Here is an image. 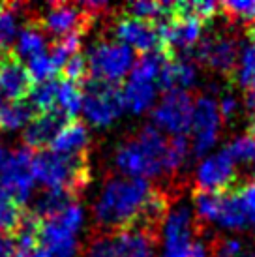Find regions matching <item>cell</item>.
Instances as JSON below:
<instances>
[{
  "label": "cell",
  "mask_w": 255,
  "mask_h": 257,
  "mask_svg": "<svg viewBox=\"0 0 255 257\" xmlns=\"http://www.w3.org/2000/svg\"><path fill=\"white\" fill-rule=\"evenodd\" d=\"M191 156V145L186 136L167 139L156 126H145L135 137L126 139L114 152V165L124 177L160 179L180 173Z\"/></svg>",
  "instance_id": "cell-1"
},
{
  "label": "cell",
  "mask_w": 255,
  "mask_h": 257,
  "mask_svg": "<svg viewBox=\"0 0 255 257\" xmlns=\"http://www.w3.org/2000/svg\"><path fill=\"white\" fill-rule=\"evenodd\" d=\"M154 186L145 179L113 175L105 180L94 203V220L103 233L139 227Z\"/></svg>",
  "instance_id": "cell-2"
},
{
  "label": "cell",
  "mask_w": 255,
  "mask_h": 257,
  "mask_svg": "<svg viewBox=\"0 0 255 257\" xmlns=\"http://www.w3.org/2000/svg\"><path fill=\"white\" fill-rule=\"evenodd\" d=\"M36 184L45 190L68 192L77 197L90 180L88 156H62L53 150H38L32 156Z\"/></svg>",
  "instance_id": "cell-3"
},
{
  "label": "cell",
  "mask_w": 255,
  "mask_h": 257,
  "mask_svg": "<svg viewBox=\"0 0 255 257\" xmlns=\"http://www.w3.org/2000/svg\"><path fill=\"white\" fill-rule=\"evenodd\" d=\"M81 113L90 126H111L124 113L122 90L118 85L86 77L81 83Z\"/></svg>",
  "instance_id": "cell-4"
},
{
  "label": "cell",
  "mask_w": 255,
  "mask_h": 257,
  "mask_svg": "<svg viewBox=\"0 0 255 257\" xmlns=\"http://www.w3.org/2000/svg\"><path fill=\"white\" fill-rule=\"evenodd\" d=\"M135 64V53L118 40H101L86 53L90 79L103 83H120Z\"/></svg>",
  "instance_id": "cell-5"
},
{
  "label": "cell",
  "mask_w": 255,
  "mask_h": 257,
  "mask_svg": "<svg viewBox=\"0 0 255 257\" xmlns=\"http://www.w3.org/2000/svg\"><path fill=\"white\" fill-rule=\"evenodd\" d=\"M156 235L145 229L101 233L88 246V257H154Z\"/></svg>",
  "instance_id": "cell-6"
},
{
  "label": "cell",
  "mask_w": 255,
  "mask_h": 257,
  "mask_svg": "<svg viewBox=\"0 0 255 257\" xmlns=\"http://www.w3.org/2000/svg\"><path fill=\"white\" fill-rule=\"evenodd\" d=\"M32 156L34 152L27 147L8 152L0 164V188L21 207L29 203L36 188L32 175Z\"/></svg>",
  "instance_id": "cell-7"
},
{
  "label": "cell",
  "mask_w": 255,
  "mask_h": 257,
  "mask_svg": "<svg viewBox=\"0 0 255 257\" xmlns=\"http://www.w3.org/2000/svg\"><path fill=\"white\" fill-rule=\"evenodd\" d=\"M193 96L188 90L163 92L156 107L152 109V120L160 132H169L173 136H184L191 130L193 118Z\"/></svg>",
  "instance_id": "cell-8"
},
{
  "label": "cell",
  "mask_w": 255,
  "mask_h": 257,
  "mask_svg": "<svg viewBox=\"0 0 255 257\" xmlns=\"http://www.w3.org/2000/svg\"><path fill=\"white\" fill-rule=\"evenodd\" d=\"M221 128V116L218 109V100L210 94H199L193 103L191 118V156L203 158L212 149Z\"/></svg>",
  "instance_id": "cell-9"
},
{
  "label": "cell",
  "mask_w": 255,
  "mask_h": 257,
  "mask_svg": "<svg viewBox=\"0 0 255 257\" xmlns=\"http://www.w3.org/2000/svg\"><path fill=\"white\" fill-rule=\"evenodd\" d=\"M201 64L210 68L218 73H233L238 62L240 55V45L238 40L231 34L216 32L208 34L199 40L193 53Z\"/></svg>",
  "instance_id": "cell-10"
},
{
  "label": "cell",
  "mask_w": 255,
  "mask_h": 257,
  "mask_svg": "<svg viewBox=\"0 0 255 257\" xmlns=\"http://www.w3.org/2000/svg\"><path fill=\"white\" fill-rule=\"evenodd\" d=\"M199 223L193 208L184 203L177 201L169 205V210L163 218V251L184 250L193 242V236L197 235Z\"/></svg>",
  "instance_id": "cell-11"
},
{
  "label": "cell",
  "mask_w": 255,
  "mask_h": 257,
  "mask_svg": "<svg viewBox=\"0 0 255 257\" xmlns=\"http://www.w3.org/2000/svg\"><path fill=\"white\" fill-rule=\"evenodd\" d=\"M234 180H236V167L225 150L203 158L195 173L197 192L220 193L234 190Z\"/></svg>",
  "instance_id": "cell-12"
},
{
  "label": "cell",
  "mask_w": 255,
  "mask_h": 257,
  "mask_svg": "<svg viewBox=\"0 0 255 257\" xmlns=\"http://www.w3.org/2000/svg\"><path fill=\"white\" fill-rule=\"evenodd\" d=\"M90 21H92V15L86 14L79 4L57 2V4H51L40 25L43 32H49L57 40H60L73 32H85L90 27Z\"/></svg>",
  "instance_id": "cell-13"
},
{
  "label": "cell",
  "mask_w": 255,
  "mask_h": 257,
  "mask_svg": "<svg viewBox=\"0 0 255 257\" xmlns=\"http://www.w3.org/2000/svg\"><path fill=\"white\" fill-rule=\"evenodd\" d=\"M114 36L120 43L128 45L130 49H137L145 53H152V51H163L162 42H160V34L154 23L139 21L130 15H120L118 21L114 23Z\"/></svg>",
  "instance_id": "cell-14"
},
{
  "label": "cell",
  "mask_w": 255,
  "mask_h": 257,
  "mask_svg": "<svg viewBox=\"0 0 255 257\" xmlns=\"http://www.w3.org/2000/svg\"><path fill=\"white\" fill-rule=\"evenodd\" d=\"M34 81L27 66L14 55V51L0 53V90L10 101H25Z\"/></svg>",
  "instance_id": "cell-15"
},
{
  "label": "cell",
  "mask_w": 255,
  "mask_h": 257,
  "mask_svg": "<svg viewBox=\"0 0 255 257\" xmlns=\"http://www.w3.org/2000/svg\"><path fill=\"white\" fill-rule=\"evenodd\" d=\"M68 122L70 118L60 113L57 107L34 114L23 130V143H25L23 147L30 150H45V147L53 143V139Z\"/></svg>",
  "instance_id": "cell-16"
},
{
  "label": "cell",
  "mask_w": 255,
  "mask_h": 257,
  "mask_svg": "<svg viewBox=\"0 0 255 257\" xmlns=\"http://www.w3.org/2000/svg\"><path fill=\"white\" fill-rule=\"evenodd\" d=\"M197 81V66L190 57H169L158 77V88L169 90H188Z\"/></svg>",
  "instance_id": "cell-17"
},
{
  "label": "cell",
  "mask_w": 255,
  "mask_h": 257,
  "mask_svg": "<svg viewBox=\"0 0 255 257\" xmlns=\"http://www.w3.org/2000/svg\"><path fill=\"white\" fill-rule=\"evenodd\" d=\"M90 136L88 130L81 120H70L57 134L49 145V150L62 154V156H88Z\"/></svg>",
  "instance_id": "cell-18"
},
{
  "label": "cell",
  "mask_w": 255,
  "mask_h": 257,
  "mask_svg": "<svg viewBox=\"0 0 255 257\" xmlns=\"http://www.w3.org/2000/svg\"><path fill=\"white\" fill-rule=\"evenodd\" d=\"M156 94H158L156 81H149V79L130 75L128 83L122 88L124 109H128L130 113H135V114L145 113V111H149L154 105Z\"/></svg>",
  "instance_id": "cell-19"
},
{
  "label": "cell",
  "mask_w": 255,
  "mask_h": 257,
  "mask_svg": "<svg viewBox=\"0 0 255 257\" xmlns=\"http://www.w3.org/2000/svg\"><path fill=\"white\" fill-rule=\"evenodd\" d=\"M214 221L223 229H231V231H240L249 223V212L244 207L236 188L227 190V192H220L218 212H216V220Z\"/></svg>",
  "instance_id": "cell-20"
},
{
  "label": "cell",
  "mask_w": 255,
  "mask_h": 257,
  "mask_svg": "<svg viewBox=\"0 0 255 257\" xmlns=\"http://www.w3.org/2000/svg\"><path fill=\"white\" fill-rule=\"evenodd\" d=\"M15 51L14 55L19 60H27L29 62L30 58L38 57V55H43L47 53V38H45V32H43L40 21L29 23L25 25L19 34L15 38Z\"/></svg>",
  "instance_id": "cell-21"
},
{
  "label": "cell",
  "mask_w": 255,
  "mask_h": 257,
  "mask_svg": "<svg viewBox=\"0 0 255 257\" xmlns=\"http://www.w3.org/2000/svg\"><path fill=\"white\" fill-rule=\"evenodd\" d=\"M34 116V109L25 101H0V130L2 132H15L27 126Z\"/></svg>",
  "instance_id": "cell-22"
},
{
  "label": "cell",
  "mask_w": 255,
  "mask_h": 257,
  "mask_svg": "<svg viewBox=\"0 0 255 257\" xmlns=\"http://www.w3.org/2000/svg\"><path fill=\"white\" fill-rule=\"evenodd\" d=\"M81 86L68 79H58L57 90V105L55 107L64 113L70 120H75V116L81 113Z\"/></svg>",
  "instance_id": "cell-23"
},
{
  "label": "cell",
  "mask_w": 255,
  "mask_h": 257,
  "mask_svg": "<svg viewBox=\"0 0 255 257\" xmlns=\"http://www.w3.org/2000/svg\"><path fill=\"white\" fill-rule=\"evenodd\" d=\"M57 90H58V79H49L42 83H34L29 94V103L36 113H45L51 111L57 105Z\"/></svg>",
  "instance_id": "cell-24"
},
{
  "label": "cell",
  "mask_w": 255,
  "mask_h": 257,
  "mask_svg": "<svg viewBox=\"0 0 255 257\" xmlns=\"http://www.w3.org/2000/svg\"><path fill=\"white\" fill-rule=\"evenodd\" d=\"M234 79L236 83L246 88V90H255V40L244 45L238 55V62L234 68Z\"/></svg>",
  "instance_id": "cell-25"
},
{
  "label": "cell",
  "mask_w": 255,
  "mask_h": 257,
  "mask_svg": "<svg viewBox=\"0 0 255 257\" xmlns=\"http://www.w3.org/2000/svg\"><path fill=\"white\" fill-rule=\"evenodd\" d=\"M223 150L229 154V158L234 164L255 165V130L249 128V132H246V134L233 137Z\"/></svg>",
  "instance_id": "cell-26"
},
{
  "label": "cell",
  "mask_w": 255,
  "mask_h": 257,
  "mask_svg": "<svg viewBox=\"0 0 255 257\" xmlns=\"http://www.w3.org/2000/svg\"><path fill=\"white\" fill-rule=\"evenodd\" d=\"M169 12L171 4L154 2V0H139V2H132L126 6V15L147 23H158L165 15H169Z\"/></svg>",
  "instance_id": "cell-27"
},
{
  "label": "cell",
  "mask_w": 255,
  "mask_h": 257,
  "mask_svg": "<svg viewBox=\"0 0 255 257\" xmlns=\"http://www.w3.org/2000/svg\"><path fill=\"white\" fill-rule=\"evenodd\" d=\"M17 8L12 4H0V53L10 51V45L19 34V19Z\"/></svg>",
  "instance_id": "cell-28"
},
{
  "label": "cell",
  "mask_w": 255,
  "mask_h": 257,
  "mask_svg": "<svg viewBox=\"0 0 255 257\" xmlns=\"http://www.w3.org/2000/svg\"><path fill=\"white\" fill-rule=\"evenodd\" d=\"M23 218L19 205L0 188V235H15Z\"/></svg>",
  "instance_id": "cell-29"
},
{
  "label": "cell",
  "mask_w": 255,
  "mask_h": 257,
  "mask_svg": "<svg viewBox=\"0 0 255 257\" xmlns=\"http://www.w3.org/2000/svg\"><path fill=\"white\" fill-rule=\"evenodd\" d=\"M218 201H220V193L214 192H195L193 195V212L199 223H208V221L216 220V212H218Z\"/></svg>",
  "instance_id": "cell-30"
},
{
  "label": "cell",
  "mask_w": 255,
  "mask_h": 257,
  "mask_svg": "<svg viewBox=\"0 0 255 257\" xmlns=\"http://www.w3.org/2000/svg\"><path fill=\"white\" fill-rule=\"evenodd\" d=\"M27 70H29V75L34 83L55 79V73L58 72L57 66L53 64V60H51L49 53H43V55L30 58L29 62H27Z\"/></svg>",
  "instance_id": "cell-31"
},
{
  "label": "cell",
  "mask_w": 255,
  "mask_h": 257,
  "mask_svg": "<svg viewBox=\"0 0 255 257\" xmlns=\"http://www.w3.org/2000/svg\"><path fill=\"white\" fill-rule=\"evenodd\" d=\"M220 10H223L227 17H231V19H240L246 25L255 23V2H240V0L223 2L220 4Z\"/></svg>",
  "instance_id": "cell-32"
},
{
  "label": "cell",
  "mask_w": 255,
  "mask_h": 257,
  "mask_svg": "<svg viewBox=\"0 0 255 257\" xmlns=\"http://www.w3.org/2000/svg\"><path fill=\"white\" fill-rule=\"evenodd\" d=\"M246 253V246L240 238H218L212 244V253L214 257H242Z\"/></svg>",
  "instance_id": "cell-33"
},
{
  "label": "cell",
  "mask_w": 255,
  "mask_h": 257,
  "mask_svg": "<svg viewBox=\"0 0 255 257\" xmlns=\"http://www.w3.org/2000/svg\"><path fill=\"white\" fill-rule=\"evenodd\" d=\"M86 72H88V68H86V58L77 53V55H73V57L64 64L62 68V73H64V79H68V81H73V83H83L86 79Z\"/></svg>",
  "instance_id": "cell-34"
},
{
  "label": "cell",
  "mask_w": 255,
  "mask_h": 257,
  "mask_svg": "<svg viewBox=\"0 0 255 257\" xmlns=\"http://www.w3.org/2000/svg\"><path fill=\"white\" fill-rule=\"evenodd\" d=\"M218 109H220L221 120H233L240 111V101L233 94H223L218 100Z\"/></svg>",
  "instance_id": "cell-35"
},
{
  "label": "cell",
  "mask_w": 255,
  "mask_h": 257,
  "mask_svg": "<svg viewBox=\"0 0 255 257\" xmlns=\"http://www.w3.org/2000/svg\"><path fill=\"white\" fill-rule=\"evenodd\" d=\"M42 251H43V257H75L77 240L58 244V246H53V248H45V250H42Z\"/></svg>",
  "instance_id": "cell-36"
},
{
  "label": "cell",
  "mask_w": 255,
  "mask_h": 257,
  "mask_svg": "<svg viewBox=\"0 0 255 257\" xmlns=\"http://www.w3.org/2000/svg\"><path fill=\"white\" fill-rule=\"evenodd\" d=\"M236 192L240 195V199H242V203H244L246 210H248L249 216H251L255 212V180H249V182H246L242 188H236Z\"/></svg>",
  "instance_id": "cell-37"
},
{
  "label": "cell",
  "mask_w": 255,
  "mask_h": 257,
  "mask_svg": "<svg viewBox=\"0 0 255 257\" xmlns=\"http://www.w3.org/2000/svg\"><path fill=\"white\" fill-rule=\"evenodd\" d=\"M15 255V240L12 235H0V257Z\"/></svg>",
  "instance_id": "cell-38"
},
{
  "label": "cell",
  "mask_w": 255,
  "mask_h": 257,
  "mask_svg": "<svg viewBox=\"0 0 255 257\" xmlns=\"http://www.w3.org/2000/svg\"><path fill=\"white\" fill-rule=\"evenodd\" d=\"M186 257H210V251H208V248L203 242H193L188 248Z\"/></svg>",
  "instance_id": "cell-39"
},
{
  "label": "cell",
  "mask_w": 255,
  "mask_h": 257,
  "mask_svg": "<svg viewBox=\"0 0 255 257\" xmlns=\"http://www.w3.org/2000/svg\"><path fill=\"white\" fill-rule=\"evenodd\" d=\"M14 257H43V251L40 246H34V248H15Z\"/></svg>",
  "instance_id": "cell-40"
},
{
  "label": "cell",
  "mask_w": 255,
  "mask_h": 257,
  "mask_svg": "<svg viewBox=\"0 0 255 257\" xmlns=\"http://www.w3.org/2000/svg\"><path fill=\"white\" fill-rule=\"evenodd\" d=\"M244 107H246V111L255 118V90H246V96H244Z\"/></svg>",
  "instance_id": "cell-41"
},
{
  "label": "cell",
  "mask_w": 255,
  "mask_h": 257,
  "mask_svg": "<svg viewBox=\"0 0 255 257\" xmlns=\"http://www.w3.org/2000/svg\"><path fill=\"white\" fill-rule=\"evenodd\" d=\"M193 244V242H191ZM190 244V246H191ZM188 246V248H190ZM188 248H184V250H173V251H163L162 257H186V253H188Z\"/></svg>",
  "instance_id": "cell-42"
},
{
  "label": "cell",
  "mask_w": 255,
  "mask_h": 257,
  "mask_svg": "<svg viewBox=\"0 0 255 257\" xmlns=\"http://www.w3.org/2000/svg\"><path fill=\"white\" fill-rule=\"evenodd\" d=\"M8 156V150L4 149V147H2V145H0V164H2V162H4V158Z\"/></svg>",
  "instance_id": "cell-43"
},
{
  "label": "cell",
  "mask_w": 255,
  "mask_h": 257,
  "mask_svg": "<svg viewBox=\"0 0 255 257\" xmlns=\"http://www.w3.org/2000/svg\"><path fill=\"white\" fill-rule=\"evenodd\" d=\"M248 225H251V227H255V212L251 216H249V223Z\"/></svg>",
  "instance_id": "cell-44"
},
{
  "label": "cell",
  "mask_w": 255,
  "mask_h": 257,
  "mask_svg": "<svg viewBox=\"0 0 255 257\" xmlns=\"http://www.w3.org/2000/svg\"><path fill=\"white\" fill-rule=\"evenodd\" d=\"M242 257H255V253H244Z\"/></svg>",
  "instance_id": "cell-45"
},
{
  "label": "cell",
  "mask_w": 255,
  "mask_h": 257,
  "mask_svg": "<svg viewBox=\"0 0 255 257\" xmlns=\"http://www.w3.org/2000/svg\"><path fill=\"white\" fill-rule=\"evenodd\" d=\"M251 128H253V130H255V122H253V126H251Z\"/></svg>",
  "instance_id": "cell-46"
},
{
  "label": "cell",
  "mask_w": 255,
  "mask_h": 257,
  "mask_svg": "<svg viewBox=\"0 0 255 257\" xmlns=\"http://www.w3.org/2000/svg\"><path fill=\"white\" fill-rule=\"evenodd\" d=\"M253 180H255V173H253Z\"/></svg>",
  "instance_id": "cell-47"
}]
</instances>
